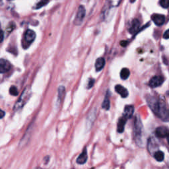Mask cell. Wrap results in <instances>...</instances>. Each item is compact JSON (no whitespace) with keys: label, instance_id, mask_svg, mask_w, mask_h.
<instances>
[{"label":"cell","instance_id":"1","mask_svg":"<svg viewBox=\"0 0 169 169\" xmlns=\"http://www.w3.org/2000/svg\"><path fill=\"white\" fill-rule=\"evenodd\" d=\"M30 95H31V91L30 88L26 87L25 89L23 91V93H22V95H21L19 99L16 103L14 107V110L17 111V110H19L20 109L23 108V106L26 103V102H27L28 100L29 99Z\"/></svg>","mask_w":169,"mask_h":169},{"label":"cell","instance_id":"2","mask_svg":"<svg viewBox=\"0 0 169 169\" xmlns=\"http://www.w3.org/2000/svg\"><path fill=\"white\" fill-rule=\"evenodd\" d=\"M85 9L83 6H80L78 11L77 12L76 17H75V20H74V23L75 25H80L84 18V16H85Z\"/></svg>","mask_w":169,"mask_h":169},{"label":"cell","instance_id":"3","mask_svg":"<svg viewBox=\"0 0 169 169\" xmlns=\"http://www.w3.org/2000/svg\"><path fill=\"white\" fill-rule=\"evenodd\" d=\"M142 132H143V125H142L140 118L137 116L134 122V133L136 138H140V137L142 134Z\"/></svg>","mask_w":169,"mask_h":169},{"label":"cell","instance_id":"4","mask_svg":"<svg viewBox=\"0 0 169 169\" xmlns=\"http://www.w3.org/2000/svg\"><path fill=\"white\" fill-rule=\"evenodd\" d=\"M164 81V79L163 77L157 75V76H154L153 77L151 78L149 81V86L152 88L158 87L161 86Z\"/></svg>","mask_w":169,"mask_h":169},{"label":"cell","instance_id":"5","mask_svg":"<svg viewBox=\"0 0 169 169\" xmlns=\"http://www.w3.org/2000/svg\"><path fill=\"white\" fill-rule=\"evenodd\" d=\"M11 65L6 59H0V73H5L10 70Z\"/></svg>","mask_w":169,"mask_h":169},{"label":"cell","instance_id":"6","mask_svg":"<svg viewBox=\"0 0 169 169\" xmlns=\"http://www.w3.org/2000/svg\"><path fill=\"white\" fill-rule=\"evenodd\" d=\"M36 37V34L32 30H28L25 34V42L27 44V46H29L30 44L32 43Z\"/></svg>","mask_w":169,"mask_h":169},{"label":"cell","instance_id":"7","mask_svg":"<svg viewBox=\"0 0 169 169\" xmlns=\"http://www.w3.org/2000/svg\"><path fill=\"white\" fill-rule=\"evenodd\" d=\"M151 19L157 26H161L165 21V17L161 14H153L151 16Z\"/></svg>","mask_w":169,"mask_h":169},{"label":"cell","instance_id":"8","mask_svg":"<svg viewBox=\"0 0 169 169\" xmlns=\"http://www.w3.org/2000/svg\"><path fill=\"white\" fill-rule=\"evenodd\" d=\"M155 134L159 137H161V138H164V137H166L169 134V130L166 127L161 126L157 128L156 132H155Z\"/></svg>","mask_w":169,"mask_h":169},{"label":"cell","instance_id":"9","mask_svg":"<svg viewBox=\"0 0 169 169\" xmlns=\"http://www.w3.org/2000/svg\"><path fill=\"white\" fill-rule=\"evenodd\" d=\"M133 112H134V107H133V106H126L123 113V116L125 117L126 119H130L132 117Z\"/></svg>","mask_w":169,"mask_h":169},{"label":"cell","instance_id":"10","mask_svg":"<svg viewBox=\"0 0 169 169\" xmlns=\"http://www.w3.org/2000/svg\"><path fill=\"white\" fill-rule=\"evenodd\" d=\"M115 91L116 92H117L119 95H120V96L122 98H126L128 96V91L125 87L120 85V84H117V85L115 87Z\"/></svg>","mask_w":169,"mask_h":169},{"label":"cell","instance_id":"11","mask_svg":"<svg viewBox=\"0 0 169 169\" xmlns=\"http://www.w3.org/2000/svg\"><path fill=\"white\" fill-rule=\"evenodd\" d=\"M140 27V22L137 19H134L132 21L131 27L129 29V32L131 34L136 33Z\"/></svg>","mask_w":169,"mask_h":169},{"label":"cell","instance_id":"12","mask_svg":"<svg viewBox=\"0 0 169 169\" xmlns=\"http://www.w3.org/2000/svg\"><path fill=\"white\" fill-rule=\"evenodd\" d=\"M87 161V152L86 148H84L83 151V152L79 155L78 158L77 159V163L79 164H83L85 163Z\"/></svg>","mask_w":169,"mask_h":169},{"label":"cell","instance_id":"13","mask_svg":"<svg viewBox=\"0 0 169 169\" xmlns=\"http://www.w3.org/2000/svg\"><path fill=\"white\" fill-rule=\"evenodd\" d=\"M127 120L124 116H122L119 119L118 122V127H117V131L118 133H122L124 130V127H125L126 123Z\"/></svg>","mask_w":169,"mask_h":169},{"label":"cell","instance_id":"14","mask_svg":"<svg viewBox=\"0 0 169 169\" xmlns=\"http://www.w3.org/2000/svg\"><path fill=\"white\" fill-rule=\"evenodd\" d=\"M122 0H106V8L117 7L120 4Z\"/></svg>","mask_w":169,"mask_h":169},{"label":"cell","instance_id":"15","mask_svg":"<svg viewBox=\"0 0 169 169\" xmlns=\"http://www.w3.org/2000/svg\"><path fill=\"white\" fill-rule=\"evenodd\" d=\"M105 65V60L103 57H99L96 61L95 63V68L97 72H99L102 69L104 68Z\"/></svg>","mask_w":169,"mask_h":169},{"label":"cell","instance_id":"16","mask_svg":"<svg viewBox=\"0 0 169 169\" xmlns=\"http://www.w3.org/2000/svg\"><path fill=\"white\" fill-rule=\"evenodd\" d=\"M65 95V87L60 86L58 88V96H57V103H60Z\"/></svg>","mask_w":169,"mask_h":169},{"label":"cell","instance_id":"17","mask_svg":"<svg viewBox=\"0 0 169 169\" xmlns=\"http://www.w3.org/2000/svg\"><path fill=\"white\" fill-rule=\"evenodd\" d=\"M154 158L159 162H162L164 159V154L161 151H158L154 154Z\"/></svg>","mask_w":169,"mask_h":169},{"label":"cell","instance_id":"18","mask_svg":"<svg viewBox=\"0 0 169 169\" xmlns=\"http://www.w3.org/2000/svg\"><path fill=\"white\" fill-rule=\"evenodd\" d=\"M130 70L128 68H123L120 72V77L123 80H126L130 76Z\"/></svg>","mask_w":169,"mask_h":169},{"label":"cell","instance_id":"19","mask_svg":"<svg viewBox=\"0 0 169 169\" xmlns=\"http://www.w3.org/2000/svg\"><path fill=\"white\" fill-rule=\"evenodd\" d=\"M102 106H103V108L105 110H109V108H110V100H109L108 95H106Z\"/></svg>","mask_w":169,"mask_h":169},{"label":"cell","instance_id":"20","mask_svg":"<svg viewBox=\"0 0 169 169\" xmlns=\"http://www.w3.org/2000/svg\"><path fill=\"white\" fill-rule=\"evenodd\" d=\"M48 0H41L37 5L36 6H35V9H39V8H41L42 7L46 6V4L48 3Z\"/></svg>","mask_w":169,"mask_h":169},{"label":"cell","instance_id":"21","mask_svg":"<svg viewBox=\"0 0 169 169\" xmlns=\"http://www.w3.org/2000/svg\"><path fill=\"white\" fill-rule=\"evenodd\" d=\"M159 3L161 6L164 9L169 7V0H160Z\"/></svg>","mask_w":169,"mask_h":169},{"label":"cell","instance_id":"22","mask_svg":"<svg viewBox=\"0 0 169 169\" xmlns=\"http://www.w3.org/2000/svg\"><path fill=\"white\" fill-rule=\"evenodd\" d=\"M10 94L13 95V96H17L18 95V90H17V88L15 86H12L10 89Z\"/></svg>","mask_w":169,"mask_h":169},{"label":"cell","instance_id":"23","mask_svg":"<svg viewBox=\"0 0 169 169\" xmlns=\"http://www.w3.org/2000/svg\"><path fill=\"white\" fill-rule=\"evenodd\" d=\"M95 83V79H91L89 81H88V88H91L92 86H93V84H94Z\"/></svg>","mask_w":169,"mask_h":169},{"label":"cell","instance_id":"24","mask_svg":"<svg viewBox=\"0 0 169 169\" xmlns=\"http://www.w3.org/2000/svg\"><path fill=\"white\" fill-rule=\"evenodd\" d=\"M163 38L164 39H169V29L165 31V33L163 34Z\"/></svg>","mask_w":169,"mask_h":169},{"label":"cell","instance_id":"25","mask_svg":"<svg viewBox=\"0 0 169 169\" xmlns=\"http://www.w3.org/2000/svg\"><path fill=\"white\" fill-rule=\"evenodd\" d=\"M128 44V42L126 41H122L120 42V45L123 47H126Z\"/></svg>","mask_w":169,"mask_h":169},{"label":"cell","instance_id":"26","mask_svg":"<svg viewBox=\"0 0 169 169\" xmlns=\"http://www.w3.org/2000/svg\"><path fill=\"white\" fill-rule=\"evenodd\" d=\"M3 41V31L0 29V42H2Z\"/></svg>","mask_w":169,"mask_h":169},{"label":"cell","instance_id":"27","mask_svg":"<svg viewBox=\"0 0 169 169\" xmlns=\"http://www.w3.org/2000/svg\"><path fill=\"white\" fill-rule=\"evenodd\" d=\"M4 116H5V112L0 109V119L3 118Z\"/></svg>","mask_w":169,"mask_h":169},{"label":"cell","instance_id":"28","mask_svg":"<svg viewBox=\"0 0 169 169\" xmlns=\"http://www.w3.org/2000/svg\"><path fill=\"white\" fill-rule=\"evenodd\" d=\"M167 141H168V143L169 144V134L168 135V136L167 137Z\"/></svg>","mask_w":169,"mask_h":169},{"label":"cell","instance_id":"29","mask_svg":"<svg viewBox=\"0 0 169 169\" xmlns=\"http://www.w3.org/2000/svg\"><path fill=\"white\" fill-rule=\"evenodd\" d=\"M83 2H88V0H83Z\"/></svg>","mask_w":169,"mask_h":169}]
</instances>
